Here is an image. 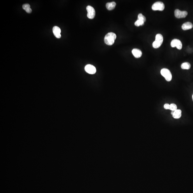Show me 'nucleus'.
Here are the masks:
<instances>
[{
	"label": "nucleus",
	"mask_w": 193,
	"mask_h": 193,
	"mask_svg": "<svg viewBox=\"0 0 193 193\" xmlns=\"http://www.w3.org/2000/svg\"><path fill=\"white\" fill-rule=\"evenodd\" d=\"M116 37V35L115 33L110 32L107 33L104 37V43L107 45H113L115 43Z\"/></svg>",
	"instance_id": "obj_1"
},
{
	"label": "nucleus",
	"mask_w": 193,
	"mask_h": 193,
	"mask_svg": "<svg viewBox=\"0 0 193 193\" xmlns=\"http://www.w3.org/2000/svg\"><path fill=\"white\" fill-rule=\"evenodd\" d=\"M163 38L161 34H157L156 36L155 40L152 44V46L154 48H158L161 46L162 44Z\"/></svg>",
	"instance_id": "obj_2"
},
{
	"label": "nucleus",
	"mask_w": 193,
	"mask_h": 193,
	"mask_svg": "<svg viewBox=\"0 0 193 193\" xmlns=\"http://www.w3.org/2000/svg\"><path fill=\"white\" fill-rule=\"evenodd\" d=\"M161 74L162 76L165 78L167 81L170 82L171 81L172 74L169 69L165 68L162 69L161 70Z\"/></svg>",
	"instance_id": "obj_3"
},
{
	"label": "nucleus",
	"mask_w": 193,
	"mask_h": 193,
	"mask_svg": "<svg viewBox=\"0 0 193 193\" xmlns=\"http://www.w3.org/2000/svg\"><path fill=\"white\" fill-rule=\"evenodd\" d=\"M165 8L164 4L161 1H157L153 4L152 9L153 10L163 11Z\"/></svg>",
	"instance_id": "obj_4"
},
{
	"label": "nucleus",
	"mask_w": 193,
	"mask_h": 193,
	"mask_svg": "<svg viewBox=\"0 0 193 193\" xmlns=\"http://www.w3.org/2000/svg\"><path fill=\"white\" fill-rule=\"evenodd\" d=\"M87 11V16L90 19H94L95 16L96 12L95 9L92 6L88 5L86 8Z\"/></svg>",
	"instance_id": "obj_5"
},
{
	"label": "nucleus",
	"mask_w": 193,
	"mask_h": 193,
	"mask_svg": "<svg viewBox=\"0 0 193 193\" xmlns=\"http://www.w3.org/2000/svg\"><path fill=\"white\" fill-rule=\"evenodd\" d=\"M188 14V12L186 11H181L178 9L175 10V17L177 18H185L186 17Z\"/></svg>",
	"instance_id": "obj_6"
},
{
	"label": "nucleus",
	"mask_w": 193,
	"mask_h": 193,
	"mask_svg": "<svg viewBox=\"0 0 193 193\" xmlns=\"http://www.w3.org/2000/svg\"><path fill=\"white\" fill-rule=\"evenodd\" d=\"M171 45L172 47H176L179 50H181L182 47V43L180 40L175 39L173 40L171 43Z\"/></svg>",
	"instance_id": "obj_7"
},
{
	"label": "nucleus",
	"mask_w": 193,
	"mask_h": 193,
	"mask_svg": "<svg viewBox=\"0 0 193 193\" xmlns=\"http://www.w3.org/2000/svg\"><path fill=\"white\" fill-rule=\"evenodd\" d=\"M85 69L86 72L90 74H94L96 72V69L95 67L92 65H87L85 66Z\"/></svg>",
	"instance_id": "obj_8"
},
{
	"label": "nucleus",
	"mask_w": 193,
	"mask_h": 193,
	"mask_svg": "<svg viewBox=\"0 0 193 193\" xmlns=\"http://www.w3.org/2000/svg\"><path fill=\"white\" fill-rule=\"evenodd\" d=\"M53 32L54 34V36L57 38H60L61 35V30L60 28L57 26H54L53 28Z\"/></svg>",
	"instance_id": "obj_9"
},
{
	"label": "nucleus",
	"mask_w": 193,
	"mask_h": 193,
	"mask_svg": "<svg viewBox=\"0 0 193 193\" xmlns=\"http://www.w3.org/2000/svg\"><path fill=\"white\" fill-rule=\"evenodd\" d=\"M132 52L134 56L136 58L141 57L142 54L141 51L138 49H134L132 50Z\"/></svg>",
	"instance_id": "obj_10"
},
{
	"label": "nucleus",
	"mask_w": 193,
	"mask_h": 193,
	"mask_svg": "<svg viewBox=\"0 0 193 193\" xmlns=\"http://www.w3.org/2000/svg\"><path fill=\"white\" fill-rule=\"evenodd\" d=\"M193 25L190 22H186L182 24V28L183 30L186 31L190 30L193 28Z\"/></svg>",
	"instance_id": "obj_11"
},
{
	"label": "nucleus",
	"mask_w": 193,
	"mask_h": 193,
	"mask_svg": "<svg viewBox=\"0 0 193 193\" xmlns=\"http://www.w3.org/2000/svg\"><path fill=\"white\" fill-rule=\"evenodd\" d=\"M182 116V111L180 109H177L173 112V117L175 119H179Z\"/></svg>",
	"instance_id": "obj_12"
},
{
	"label": "nucleus",
	"mask_w": 193,
	"mask_h": 193,
	"mask_svg": "<svg viewBox=\"0 0 193 193\" xmlns=\"http://www.w3.org/2000/svg\"><path fill=\"white\" fill-rule=\"evenodd\" d=\"M116 5V3L114 1H113V2L107 3L106 4V7L107 9L111 10L114 9Z\"/></svg>",
	"instance_id": "obj_13"
},
{
	"label": "nucleus",
	"mask_w": 193,
	"mask_h": 193,
	"mask_svg": "<svg viewBox=\"0 0 193 193\" xmlns=\"http://www.w3.org/2000/svg\"><path fill=\"white\" fill-rule=\"evenodd\" d=\"M23 8L28 13H31L32 10L30 8V5L28 4H24L23 5Z\"/></svg>",
	"instance_id": "obj_14"
},
{
	"label": "nucleus",
	"mask_w": 193,
	"mask_h": 193,
	"mask_svg": "<svg viewBox=\"0 0 193 193\" xmlns=\"http://www.w3.org/2000/svg\"><path fill=\"white\" fill-rule=\"evenodd\" d=\"M191 67V65L189 62H184L181 65V68L183 69H189Z\"/></svg>",
	"instance_id": "obj_15"
},
{
	"label": "nucleus",
	"mask_w": 193,
	"mask_h": 193,
	"mask_svg": "<svg viewBox=\"0 0 193 193\" xmlns=\"http://www.w3.org/2000/svg\"><path fill=\"white\" fill-rule=\"evenodd\" d=\"M144 22L141 20L137 19V21L134 23V25L137 27H139V26H142L144 24Z\"/></svg>",
	"instance_id": "obj_16"
},
{
	"label": "nucleus",
	"mask_w": 193,
	"mask_h": 193,
	"mask_svg": "<svg viewBox=\"0 0 193 193\" xmlns=\"http://www.w3.org/2000/svg\"><path fill=\"white\" fill-rule=\"evenodd\" d=\"M177 109V105L174 103H172L170 104V109L169 110L172 111H174Z\"/></svg>",
	"instance_id": "obj_17"
},
{
	"label": "nucleus",
	"mask_w": 193,
	"mask_h": 193,
	"mask_svg": "<svg viewBox=\"0 0 193 193\" xmlns=\"http://www.w3.org/2000/svg\"><path fill=\"white\" fill-rule=\"evenodd\" d=\"M138 19L141 20L144 22L146 21V17L141 13H140L138 14Z\"/></svg>",
	"instance_id": "obj_18"
},
{
	"label": "nucleus",
	"mask_w": 193,
	"mask_h": 193,
	"mask_svg": "<svg viewBox=\"0 0 193 193\" xmlns=\"http://www.w3.org/2000/svg\"><path fill=\"white\" fill-rule=\"evenodd\" d=\"M164 108L166 109H170V104L168 103L165 104L164 105Z\"/></svg>",
	"instance_id": "obj_19"
},
{
	"label": "nucleus",
	"mask_w": 193,
	"mask_h": 193,
	"mask_svg": "<svg viewBox=\"0 0 193 193\" xmlns=\"http://www.w3.org/2000/svg\"></svg>",
	"instance_id": "obj_20"
}]
</instances>
